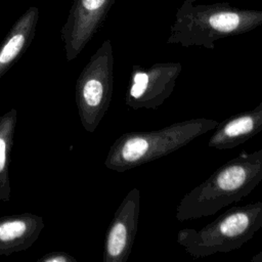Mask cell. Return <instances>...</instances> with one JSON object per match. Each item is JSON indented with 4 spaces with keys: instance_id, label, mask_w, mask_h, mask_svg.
I'll list each match as a JSON object with an SVG mask.
<instances>
[{
    "instance_id": "cell-2",
    "label": "cell",
    "mask_w": 262,
    "mask_h": 262,
    "mask_svg": "<svg viewBox=\"0 0 262 262\" xmlns=\"http://www.w3.org/2000/svg\"><path fill=\"white\" fill-rule=\"evenodd\" d=\"M262 26V9H243L223 3L183 0L170 28L168 44L214 49L215 42Z\"/></svg>"
},
{
    "instance_id": "cell-14",
    "label": "cell",
    "mask_w": 262,
    "mask_h": 262,
    "mask_svg": "<svg viewBox=\"0 0 262 262\" xmlns=\"http://www.w3.org/2000/svg\"><path fill=\"white\" fill-rule=\"evenodd\" d=\"M251 262H262V250L260 252H258L257 254H255L251 260Z\"/></svg>"
},
{
    "instance_id": "cell-11",
    "label": "cell",
    "mask_w": 262,
    "mask_h": 262,
    "mask_svg": "<svg viewBox=\"0 0 262 262\" xmlns=\"http://www.w3.org/2000/svg\"><path fill=\"white\" fill-rule=\"evenodd\" d=\"M39 8L29 7L12 25L0 44V79L27 51L35 37Z\"/></svg>"
},
{
    "instance_id": "cell-6",
    "label": "cell",
    "mask_w": 262,
    "mask_h": 262,
    "mask_svg": "<svg viewBox=\"0 0 262 262\" xmlns=\"http://www.w3.org/2000/svg\"><path fill=\"white\" fill-rule=\"evenodd\" d=\"M182 71L180 62L133 66L126 92V105L132 110H157L173 92Z\"/></svg>"
},
{
    "instance_id": "cell-7",
    "label": "cell",
    "mask_w": 262,
    "mask_h": 262,
    "mask_svg": "<svg viewBox=\"0 0 262 262\" xmlns=\"http://www.w3.org/2000/svg\"><path fill=\"white\" fill-rule=\"evenodd\" d=\"M116 0H74L61 28L66 59H75L102 26Z\"/></svg>"
},
{
    "instance_id": "cell-3",
    "label": "cell",
    "mask_w": 262,
    "mask_h": 262,
    "mask_svg": "<svg viewBox=\"0 0 262 262\" xmlns=\"http://www.w3.org/2000/svg\"><path fill=\"white\" fill-rule=\"evenodd\" d=\"M216 120L198 118L185 120L159 130L130 131L111 145L104 166L116 172H126L167 156L213 130Z\"/></svg>"
},
{
    "instance_id": "cell-10",
    "label": "cell",
    "mask_w": 262,
    "mask_h": 262,
    "mask_svg": "<svg viewBox=\"0 0 262 262\" xmlns=\"http://www.w3.org/2000/svg\"><path fill=\"white\" fill-rule=\"evenodd\" d=\"M208 141L217 149L235 148L262 131V102L254 108L232 115L218 123Z\"/></svg>"
},
{
    "instance_id": "cell-1",
    "label": "cell",
    "mask_w": 262,
    "mask_h": 262,
    "mask_svg": "<svg viewBox=\"0 0 262 262\" xmlns=\"http://www.w3.org/2000/svg\"><path fill=\"white\" fill-rule=\"evenodd\" d=\"M262 182V148L241 152L188 191L176 207V219L212 216L245 199Z\"/></svg>"
},
{
    "instance_id": "cell-9",
    "label": "cell",
    "mask_w": 262,
    "mask_h": 262,
    "mask_svg": "<svg viewBox=\"0 0 262 262\" xmlns=\"http://www.w3.org/2000/svg\"><path fill=\"white\" fill-rule=\"evenodd\" d=\"M44 226L43 218L34 213L0 216V256H9L31 248Z\"/></svg>"
},
{
    "instance_id": "cell-12",
    "label": "cell",
    "mask_w": 262,
    "mask_h": 262,
    "mask_svg": "<svg viewBox=\"0 0 262 262\" xmlns=\"http://www.w3.org/2000/svg\"><path fill=\"white\" fill-rule=\"evenodd\" d=\"M17 124V110L10 108L0 116V201H10L9 163Z\"/></svg>"
},
{
    "instance_id": "cell-5",
    "label": "cell",
    "mask_w": 262,
    "mask_h": 262,
    "mask_svg": "<svg viewBox=\"0 0 262 262\" xmlns=\"http://www.w3.org/2000/svg\"><path fill=\"white\" fill-rule=\"evenodd\" d=\"M114 89V54L110 39L90 57L75 86V102L83 128L93 133L107 112Z\"/></svg>"
},
{
    "instance_id": "cell-8",
    "label": "cell",
    "mask_w": 262,
    "mask_h": 262,
    "mask_svg": "<svg viewBox=\"0 0 262 262\" xmlns=\"http://www.w3.org/2000/svg\"><path fill=\"white\" fill-rule=\"evenodd\" d=\"M140 191L134 187L123 199L106 229L103 262H126L131 254L139 219Z\"/></svg>"
},
{
    "instance_id": "cell-13",
    "label": "cell",
    "mask_w": 262,
    "mask_h": 262,
    "mask_svg": "<svg viewBox=\"0 0 262 262\" xmlns=\"http://www.w3.org/2000/svg\"><path fill=\"white\" fill-rule=\"evenodd\" d=\"M38 262H77V260L67 252L47 253L37 260Z\"/></svg>"
},
{
    "instance_id": "cell-4",
    "label": "cell",
    "mask_w": 262,
    "mask_h": 262,
    "mask_svg": "<svg viewBox=\"0 0 262 262\" xmlns=\"http://www.w3.org/2000/svg\"><path fill=\"white\" fill-rule=\"evenodd\" d=\"M262 228V201L234 206L200 229L182 228L176 241L193 259L242 248Z\"/></svg>"
},
{
    "instance_id": "cell-15",
    "label": "cell",
    "mask_w": 262,
    "mask_h": 262,
    "mask_svg": "<svg viewBox=\"0 0 262 262\" xmlns=\"http://www.w3.org/2000/svg\"><path fill=\"white\" fill-rule=\"evenodd\" d=\"M261 96H262V89H261Z\"/></svg>"
}]
</instances>
